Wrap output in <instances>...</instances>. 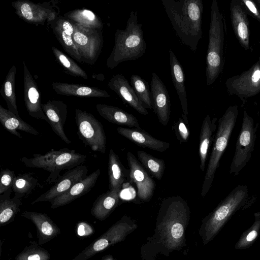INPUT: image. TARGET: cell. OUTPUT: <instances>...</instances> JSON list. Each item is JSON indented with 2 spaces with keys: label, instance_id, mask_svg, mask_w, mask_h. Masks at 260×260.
I'll return each instance as SVG.
<instances>
[{
  "label": "cell",
  "instance_id": "cell-32",
  "mask_svg": "<svg viewBox=\"0 0 260 260\" xmlns=\"http://www.w3.org/2000/svg\"><path fill=\"white\" fill-rule=\"evenodd\" d=\"M13 190L10 188L0 194V225H4L12 221L20 210L22 199L14 196L10 198Z\"/></svg>",
  "mask_w": 260,
  "mask_h": 260
},
{
  "label": "cell",
  "instance_id": "cell-8",
  "mask_svg": "<svg viewBox=\"0 0 260 260\" xmlns=\"http://www.w3.org/2000/svg\"><path fill=\"white\" fill-rule=\"evenodd\" d=\"M138 227L137 223L124 215L95 241L85 248L73 260H87L109 246L125 240Z\"/></svg>",
  "mask_w": 260,
  "mask_h": 260
},
{
  "label": "cell",
  "instance_id": "cell-28",
  "mask_svg": "<svg viewBox=\"0 0 260 260\" xmlns=\"http://www.w3.org/2000/svg\"><path fill=\"white\" fill-rule=\"evenodd\" d=\"M217 120L216 117L211 118L209 115H207L202 124L200 134L199 154L200 159V168L202 172H204L205 170L208 153L214 139L213 135L217 128Z\"/></svg>",
  "mask_w": 260,
  "mask_h": 260
},
{
  "label": "cell",
  "instance_id": "cell-24",
  "mask_svg": "<svg viewBox=\"0 0 260 260\" xmlns=\"http://www.w3.org/2000/svg\"><path fill=\"white\" fill-rule=\"evenodd\" d=\"M21 216L35 225L39 244H44L56 237L60 231L53 221L45 213L24 211Z\"/></svg>",
  "mask_w": 260,
  "mask_h": 260
},
{
  "label": "cell",
  "instance_id": "cell-14",
  "mask_svg": "<svg viewBox=\"0 0 260 260\" xmlns=\"http://www.w3.org/2000/svg\"><path fill=\"white\" fill-rule=\"evenodd\" d=\"M131 181L137 187L138 198L145 202L150 201L154 194L155 183L153 179L131 152L126 153Z\"/></svg>",
  "mask_w": 260,
  "mask_h": 260
},
{
  "label": "cell",
  "instance_id": "cell-41",
  "mask_svg": "<svg viewBox=\"0 0 260 260\" xmlns=\"http://www.w3.org/2000/svg\"><path fill=\"white\" fill-rule=\"evenodd\" d=\"M172 128L174 131L179 144L187 142L190 136L189 123L179 117L174 123Z\"/></svg>",
  "mask_w": 260,
  "mask_h": 260
},
{
  "label": "cell",
  "instance_id": "cell-35",
  "mask_svg": "<svg viewBox=\"0 0 260 260\" xmlns=\"http://www.w3.org/2000/svg\"><path fill=\"white\" fill-rule=\"evenodd\" d=\"M38 179L31 173H20L16 176L12 187L14 197L22 199L27 198L35 189Z\"/></svg>",
  "mask_w": 260,
  "mask_h": 260
},
{
  "label": "cell",
  "instance_id": "cell-15",
  "mask_svg": "<svg viewBox=\"0 0 260 260\" xmlns=\"http://www.w3.org/2000/svg\"><path fill=\"white\" fill-rule=\"evenodd\" d=\"M87 167L84 165H80L68 170L59 176L48 190L33 201L31 204L38 202H51L55 198L69 190L76 183L85 178L87 176Z\"/></svg>",
  "mask_w": 260,
  "mask_h": 260
},
{
  "label": "cell",
  "instance_id": "cell-22",
  "mask_svg": "<svg viewBox=\"0 0 260 260\" xmlns=\"http://www.w3.org/2000/svg\"><path fill=\"white\" fill-rule=\"evenodd\" d=\"M100 173L101 170L98 169L76 183L65 193L53 199L51 202L50 207L55 209L66 205L87 193L95 185Z\"/></svg>",
  "mask_w": 260,
  "mask_h": 260
},
{
  "label": "cell",
  "instance_id": "cell-38",
  "mask_svg": "<svg viewBox=\"0 0 260 260\" xmlns=\"http://www.w3.org/2000/svg\"><path fill=\"white\" fill-rule=\"evenodd\" d=\"M131 86L142 105L146 108H152L151 91L148 82L141 77L133 75L131 77Z\"/></svg>",
  "mask_w": 260,
  "mask_h": 260
},
{
  "label": "cell",
  "instance_id": "cell-23",
  "mask_svg": "<svg viewBox=\"0 0 260 260\" xmlns=\"http://www.w3.org/2000/svg\"><path fill=\"white\" fill-rule=\"evenodd\" d=\"M117 133L137 145L160 152L165 151L170 143L154 138L141 128L119 127Z\"/></svg>",
  "mask_w": 260,
  "mask_h": 260
},
{
  "label": "cell",
  "instance_id": "cell-42",
  "mask_svg": "<svg viewBox=\"0 0 260 260\" xmlns=\"http://www.w3.org/2000/svg\"><path fill=\"white\" fill-rule=\"evenodd\" d=\"M16 177L14 171L9 169H3L1 172L0 194L12 188L14 180Z\"/></svg>",
  "mask_w": 260,
  "mask_h": 260
},
{
  "label": "cell",
  "instance_id": "cell-3",
  "mask_svg": "<svg viewBox=\"0 0 260 260\" xmlns=\"http://www.w3.org/2000/svg\"><path fill=\"white\" fill-rule=\"evenodd\" d=\"M137 14V11H131L125 28L116 30L114 47L107 60L108 68L113 69L121 62L136 60L145 54L147 45Z\"/></svg>",
  "mask_w": 260,
  "mask_h": 260
},
{
  "label": "cell",
  "instance_id": "cell-11",
  "mask_svg": "<svg viewBox=\"0 0 260 260\" xmlns=\"http://www.w3.org/2000/svg\"><path fill=\"white\" fill-rule=\"evenodd\" d=\"M57 1L35 3L18 0L11 3L15 14L23 21L34 25H44L56 19L59 14Z\"/></svg>",
  "mask_w": 260,
  "mask_h": 260
},
{
  "label": "cell",
  "instance_id": "cell-40",
  "mask_svg": "<svg viewBox=\"0 0 260 260\" xmlns=\"http://www.w3.org/2000/svg\"><path fill=\"white\" fill-rule=\"evenodd\" d=\"M50 253L36 244H31L16 255L15 260H49Z\"/></svg>",
  "mask_w": 260,
  "mask_h": 260
},
{
  "label": "cell",
  "instance_id": "cell-39",
  "mask_svg": "<svg viewBox=\"0 0 260 260\" xmlns=\"http://www.w3.org/2000/svg\"><path fill=\"white\" fill-rule=\"evenodd\" d=\"M51 50L57 61L68 74L84 79H88L86 73L71 58L53 46H51Z\"/></svg>",
  "mask_w": 260,
  "mask_h": 260
},
{
  "label": "cell",
  "instance_id": "cell-10",
  "mask_svg": "<svg viewBox=\"0 0 260 260\" xmlns=\"http://www.w3.org/2000/svg\"><path fill=\"white\" fill-rule=\"evenodd\" d=\"M75 121L82 142L94 151L105 153L106 136L102 123L91 113L79 109L75 110Z\"/></svg>",
  "mask_w": 260,
  "mask_h": 260
},
{
  "label": "cell",
  "instance_id": "cell-25",
  "mask_svg": "<svg viewBox=\"0 0 260 260\" xmlns=\"http://www.w3.org/2000/svg\"><path fill=\"white\" fill-rule=\"evenodd\" d=\"M169 60L172 82L180 102L182 117L188 120V105L185 85V77L183 68L171 49H169Z\"/></svg>",
  "mask_w": 260,
  "mask_h": 260
},
{
  "label": "cell",
  "instance_id": "cell-16",
  "mask_svg": "<svg viewBox=\"0 0 260 260\" xmlns=\"http://www.w3.org/2000/svg\"><path fill=\"white\" fill-rule=\"evenodd\" d=\"M152 109L159 122L164 126L169 123L171 114V102L167 89L158 75L152 73L150 83Z\"/></svg>",
  "mask_w": 260,
  "mask_h": 260
},
{
  "label": "cell",
  "instance_id": "cell-1",
  "mask_svg": "<svg viewBox=\"0 0 260 260\" xmlns=\"http://www.w3.org/2000/svg\"><path fill=\"white\" fill-rule=\"evenodd\" d=\"M186 201L179 196L164 199L156 218L154 234L142 246L141 256L155 260L158 254L169 256L186 246L185 230L190 219Z\"/></svg>",
  "mask_w": 260,
  "mask_h": 260
},
{
  "label": "cell",
  "instance_id": "cell-20",
  "mask_svg": "<svg viewBox=\"0 0 260 260\" xmlns=\"http://www.w3.org/2000/svg\"><path fill=\"white\" fill-rule=\"evenodd\" d=\"M47 24L50 26L53 34L64 50L77 61L82 62L81 56L73 41L74 23L64 17L59 16Z\"/></svg>",
  "mask_w": 260,
  "mask_h": 260
},
{
  "label": "cell",
  "instance_id": "cell-43",
  "mask_svg": "<svg viewBox=\"0 0 260 260\" xmlns=\"http://www.w3.org/2000/svg\"><path fill=\"white\" fill-rule=\"evenodd\" d=\"M248 15L257 20L260 23V7L252 0H241Z\"/></svg>",
  "mask_w": 260,
  "mask_h": 260
},
{
  "label": "cell",
  "instance_id": "cell-13",
  "mask_svg": "<svg viewBox=\"0 0 260 260\" xmlns=\"http://www.w3.org/2000/svg\"><path fill=\"white\" fill-rule=\"evenodd\" d=\"M74 23V42L82 62L93 64L103 46L102 30L88 28Z\"/></svg>",
  "mask_w": 260,
  "mask_h": 260
},
{
  "label": "cell",
  "instance_id": "cell-37",
  "mask_svg": "<svg viewBox=\"0 0 260 260\" xmlns=\"http://www.w3.org/2000/svg\"><path fill=\"white\" fill-rule=\"evenodd\" d=\"M254 220L252 225L244 231L236 242L237 250L249 248L255 241L260 232V212L254 213Z\"/></svg>",
  "mask_w": 260,
  "mask_h": 260
},
{
  "label": "cell",
  "instance_id": "cell-9",
  "mask_svg": "<svg viewBox=\"0 0 260 260\" xmlns=\"http://www.w3.org/2000/svg\"><path fill=\"white\" fill-rule=\"evenodd\" d=\"M256 127L254 120L245 110L241 128L236 143L235 151L230 169V174L237 176L249 161L256 138Z\"/></svg>",
  "mask_w": 260,
  "mask_h": 260
},
{
  "label": "cell",
  "instance_id": "cell-46",
  "mask_svg": "<svg viewBox=\"0 0 260 260\" xmlns=\"http://www.w3.org/2000/svg\"><path fill=\"white\" fill-rule=\"evenodd\" d=\"M255 2L258 4V5L260 7V0H255Z\"/></svg>",
  "mask_w": 260,
  "mask_h": 260
},
{
  "label": "cell",
  "instance_id": "cell-45",
  "mask_svg": "<svg viewBox=\"0 0 260 260\" xmlns=\"http://www.w3.org/2000/svg\"><path fill=\"white\" fill-rule=\"evenodd\" d=\"M103 260H115L113 256L111 255H108L103 258Z\"/></svg>",
  "mask_w": 260,
  "mask_h": 260
},
{
  "label": "cell",
  "instance_id": "cell-18",
  "mask_svg": "<svg viewBox=\"0 0 260 260\" xmlns=\"http://www.w3.org/2000/svg\"><path fill=\"white\" fill-rule=\"evenodd\" d=\"M23 67L24 100L27 111L31 117L48 122L42 108L38 85L24 61H23Z\"/></svg>",
  "mask_w": 260,
  "mask_h": 260
},
{
  "label": "cell",
  "instance_id": "cell-36",
  "mask_svg": "<svg viewBox=\"0 0 260 260\" xmlns=\"http://www.w3.org/2000/svg\"><path fill=\"white\" fill-rule=\"evenodd\" d=\"M137 154L140 162L147 171L157 179H161L166 169L164 160L155 157L143 150L138 151Z\"/></svg>",
  "mask_w": 260,
  "mask_h": 260
},
{
  "label": "cell",
  "instance_id": "cell-31",
  "mask_svg": "<svg viewBox=\"0 0 260 260\" xmlns=\"http://www.w3.org/2000/svg\"><path fill=\"white\" fill-rule=\"evenodd\" d=\"M119 193L109 190L100 195L92 205V215L100 220H105L118 205Z\"/></svg>",
  "mask_w": 260,
  "mask_h": 260
},
{
  "label": "cell",
  "instance_id": "cell-17",
  "mask_svg": "<svg viewBox=\"0 0 260 260\" xmlns=\"http://www.w3.org/2000/svg\"><path fill=\"white\" fill-rule=\"evenodd\" d=\"M230 10L232 25L236 39L244 49L252 50L248 15L241 0H232Z\"/></svg>",
  "mask_w": 260,
  "mask_h": 260
},
{
  "label": "cell",
  "instance_id": "cell-2",
  "mask_svg": "<svg viewBox=\"0 0 260 260\" xmlns=\"http://www.w3.org/2000/svg\"><path fill=\"white\" fill-rule=\"evenodd\" d=\"M166 13L181 43L196 52L202 38V0H161Z\"/></svg>",
  "mask_w": 260,
  "mask_h": 260
},
{
  "label": "cell",
  "instance_id": "cell-44",
  "mask_svg": "<svg viewBox=\"0 0 260 260\" xmlns=\"http://www.w3.org/2000/svg\"><path fill=\"white\" fill-rule=\"evenodd\" d=\"M93 232V229L87 223L81 222L78 224L77 234L79 236H88Z\"/></svg>",
  "mask_w": 260,
  "mask_h": 260
},
{
  "label": "cell",
  "instance_id": "cell-12",
  "mask_svg": "<svg viewBox=\"0 0 260 260\" xmlns=\"http://www.w3.org/2000/svg\"><path fill=\"white\" fill-rule=\"evenodd\" d=\"M225 84L229 95H237L243 104L259 93L260 57L248 70L228 78Z\"/></svg>",
  "mask_w": 260,
  "mask_h": 260
},
{
  "label": "cell",
  "instance_id": "cell-27",
  "mask_svg": "<svg viewBox=\"0 0 260 260\" xmlns=\"http://www.w3.org/2000/svg\"><path fill=\"white\" fill-rule=\"evenodd\" d=\"M53 90L57 94L67 96L89 98H109L111 95L102 89L84 85L63 82H54L51 84Z\"/></svg>",
  "mask_w": 260,
  "mask_h": 260
},
{
  "label": "cell",
  "instance_id": "cell-4",
  "mask_svg": "<svg viewBox=\"0 0 260 260\" xmlns=\"http://www.w3.org/2000/svg\"><path fill=\"white\" fill-rule=\"evenodd\" d=\"M248 197L247 185H238L203 219L199 234L204 245L212 241L232 216L246 205Z\"/></svg>",
  "mask_w": 260,
  "mask_h": 260
},
{
  "label": "cell",
  "instance_id": "cell-29",
  "mask_svg": "<svg viewBox=\"0 0 260 260\" xmlns=\"http://www.w3.org/2000/svg\"><path fill=\"white\" fill-rule=\"evenodd\" d=\"M0 122L7 131L19 138H21L22 136L18 131L35 136L40 135L37 130L23 120L20 116L4 108L2 105H0Z\"/></svg>",
  "mask_w": 260,
  "mask_h": 260
},
{
  "label": "cell",
  "instance_id": "cell-26",
  "mask_svg": "<svg viewBox=\"0 0 260 260\" xmlns=\"http://www.w3.org/2000/svg\"><path fill=\"white\" fill-rule=\"evenodd\" d=\"M95 107L100 116L111 123L129 128H141L135 116L120 108L103 104H98Z\"/></svg>",
  "mask_w": 260,
  "mask_h": 260
},
{
  "label": "cell",
  "instance_id": "cell-33",
  "mask_svg": "<svg viewBox=\"0 0 260 260\" xmlns=\"http://www.w3.org/2000/svg\"><path fill=\"white\" fill-rule=\"evenodd\" d=\"M16 67L13 65L2 85L0 93L6 102L8 109L19 116L16 103Z\"/></svg>",
  "mask_w": 260,
  "mask_h": 260
},
{
  "label": "cell",
  "instance_id": "cell-5",
  "mask_svg": "<svg viewBox=\"0 0 260 260\" xmlns=\"http://www.w3.org/2000/svg\"><path fill=\"white\" fill-rule=\"evenodd\" d=\"M225 21L217 0L211 5L208 45L206 58L207 85H211L222 72L224 66Z\"/></svg>",
  "mask_w": 260,
  "mask_h": 260
},
{
  "label": "cell",
  "instance_id": "cell-19",
  "mask_svg": "<svg viewBox=\"0 0 260 260\" xmlns=\"http://www.w3.org/2000/svg\"><path fill=\"white\" fill-rule=\"evenodd\" d=\"M41 106L54 133L66 143L70 144L71 141L67 137L64 130L68 113L67 105L61 101L50 100Z\"/></svg>",
  "mask_w": 260,
  "mask_h": 260
},
{
  "label": "cell",
  "instance_id": "cell-21",
  "mask_svg": "<svg viewBox=\"0 0 260 260\" xmlns=\"http://www.w3.org/2000/svg\"><path fill=\"white\" fill-rule=\"evenodd\" d=\"M107 85L124 103L128 105L140 114L146 115L148 114L146 109L139 101L133 88L123 75L118 74L112 77Z\"/></svg>",
  "mask_w": 260,
  "mask_h": 260
},
{
  "label": "cell",
  "instance_id": "cell-7",
  "mask_svg": "<svg viewBox=\"0 0 260 260\" xmlns=\"http://www.w3.org/2000/svg\"><path fill=\"white\" fill-rule=\"evenodd\" d=\"M238 115V106H230L218 120L217 129L202 186L201 193L203 197L207 194L212 185L220 159L228 145L236 125Z\"/></svg>",
  "mask_w": 260,
  "mask_h": 260
},
{
  "label": "cell",
  "instance_id": "cell-34",
  "mask_svg": "<svg viewBox=\"0 0 260 260\" xmlns=\"http://www.w3.org/2000/svg\"><path fill=\"white\" fill-rule=\"evenodd\" d=\"M65 18L80 25L102 30L103 23L100 18L92 11L86 9H78L67 12Z\"/></svg>",
  "mask_w": 260,
  "mask_h": 260
},
{
  "label": "cell",
  "instance_id": "cell-30",
  "mask_svg": "<svg viewBox=\"0 0 260 260\" xmlns=\"http://www.w3.org/2000/svg\"><path fill=\"white\" fill-rule=\"evenodd\" d=\"M108 170L109 190L120 192L127 177V170L112 149L109 153Z\"/></svg>",
  "mask_w": 260,
  "mask_h": 260
},
{
  "label": "cell",
  "instance_id": "cell-6",
  "mask_svg": "<svg viewBox=\"0 0 260 260\" xmlns=\"http://www.w3.org/2000/svg\"><path fill=\"white\" fill-rule=\"evenodd\" d=\"M86 156L68 148L58 150L51 149L44 155L35 153L32 158L25 156L21 160L27 167L39 168L50 173L44 185L54 184L62 170H71L82 165L86 161Z\"/></svg>",
  "mask_w": 260,
  "mask_h": 260
}]
</instances>
